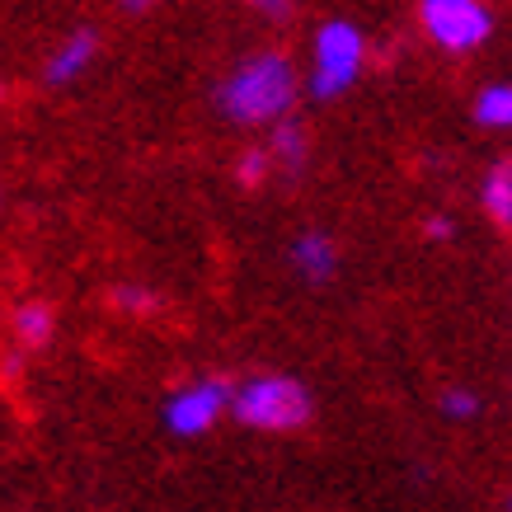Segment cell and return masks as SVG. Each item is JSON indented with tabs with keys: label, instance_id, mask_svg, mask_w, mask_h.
Returning a JSON list of instances; mask_svg holds the SVG:
<instances>
[{
	"label": "cell",
	"instance_id": "obj_1",
	"mask_svg": "<svg viewBox=\"0 0 512 512\" xmlns=\"http://www.w3.org/2000/svg\"><path fill=\"white\" fill-rule=\"evenodd\" d=\"M296 94H301V76L287 52H254L245 62L231 66V76L221 80L217 109L231 118L235 127H273L282 118H292Z\"/></svg>",
	"mask_w": 512,
	"mask_h": 512
},
{
	"label": "cell",
	"instance_id": "obj_2",
	"mask_svg": "<svg viewBox=\"0 0 512 512\" xmlns=\"http://www.w3.org/2000/svg\"><path fill=\"white\" fill-rule=\"evenodd\" d=\"M311 409H315L311 390L301 386L296 376L264 372L231 386V409L226 414H235L254 433H296V428L311 423Z\"/></svg>",
	"mask_w": 512,
	"mask_h": 512
},
{
	"label": "cell",
	"instance_id": "obj_3",
	"mask_svg": "<svg viewBox=\"0 0 512 512\" xmlns=\"http://www.w3.org/2000/svg\"><path fill=\"white\" fill-rule=\"evenodd\" d=\"M367 71V38L348 19H325L311 38V76L306 90L315 99H339L362 80Z\"/></svg>",
	"mask_w": 512,
	"mask_h": 512
},
{
	"label": "cell",
	"instance_id": "obj_4",
	"mask_svg": "<svg viewBox=\"0 0 512 512\" xmlns=\"http://www.w3.org/2000/svg\"><path fill=\"white\" fill-rule=\"evenodd\" d=\"M419 24L442 52H480L494 38V10L484 0H419Z\"/></svg>",
	"mask_w": 512,
	"mask_h": 512
},
{
	"label": "cell",
	"instance_id": "obj_5",
	"mask_svg": "<svg viewBox=\"0 0 512 512\" xmlns=\"http://www.w3.org/2000/svg\"><path fill=\"white\" fill-rule=\"evenodd\" d=\"M226 409H231V386L217 381V376H198V381L179 386L165 400L160 419H165V428L174 437H202L226 419Z\"/></svg>",
	"mask_w": 512,
	"mask_h": 512
},
{
	"label": "cell",
	"instance_id": "obj_6",
	"mask_svg": "<svg viewBox=\"0 0 512 512\" xmlns=\"http://www.w3.org/2000/svg\"><path fill=\"white\" fill-rule=\"evenodd\" d=\"M292 268L301 282H311V287H325L334 282L339 273V245H334V235L325 231H306L292 240Z\"/></svg>",
	"mask_w": 512,
	"mask_h": 512
},
{
	"label": "cell",
	"instance_id": "obj_7",
	"mask_svg": "<svg viewBox=\"0 0 512 512\" xmlns=\"http://www.w3.org/2000/svg\"><path fill=\"white\" fill-rule=\"evenodd\" d=\"M94 57H99V38H94L90 29L66 33L62 43L52 47V57H47V66H43L47 85H71V80H80L90 71Z\"/></svg>",
	"mask_w": 512,
	"mask_h": 512
},
{
	"label": "cell",
	"instance_id": "obj_8",
	"mask_svg": "<svg viewBox=\"0 0 512 512\" xmlns=\"http://www.w3.org/2000/svg\"><path fill=\"white\" fill-rule=\"evenodd\" d=\"M264 151H268V165H273V174H287V179H296V174L306 170V160H311L306 127L296 123V118H282V123H273V141H268Z\"/></svg>",
	"mask_w": 512,
	"mask_h": 512
},
{
	"label": "cell",
	"instance_id": "obj_9",
	"mask_svg": "<svg viewBox=\"0 0 512 512\" xmlns=\"http://www.w3.org/2000/svg\"><path fill=\"white\" fill-rule=\"evenodd\" d=\"M10 329H15V339L24 343V348H43V343L52 339V329H57V315H52V306H43V301H24V306H15V315H10Z\"/></svg>",
	"mask_w": 512,
	"mask_h": 512
},
{
	"label": "cell",
	"instance_id": "obj_10",
	"mask_svg": "<svg viewBox=\"0 0 512 512\" xmlns=\"http://www.w3.org/2000/svg\"><path fill=\"white\" fill-rule=\"evenodd\" d=\"M480 198H484L489 221L508 231V221H512V165H508V160H498L494 170L484 174V193H480Z\"/></svg>",
	"mask_w": 512,
	"mask_h": 512
},
{
	"label": "cell",
	"instance_id": "obj_11",
	"mask_svg": "<svg viewBox=\"0 0 512 512\" xmlns=\"http://www.w3.org/2000/svg\"><path fill=\"white\" fill-rule=\"evenodd\" d=\"M475 123L489 127V132H503L512 123V90L508 85H484L475 94Z\"/></svg>",
	"mask_w": 512,
	"mask_h": 512
},
{
	"label": "cell",
	"instance_id": "obj_12",
	"mask_svg": "<svg viewBox=\"0 0 512 512\" xmlns=\"http://www.w3.org/2000/svg\"><path fill=\"white\" fill-rule=\"evenodd\" d=\"M480 409H484V400H480V395H475L470 386H451L447 395H442V414H447L451 423L480 419Z\"/></svg>",
	"mask_w": 512,
	"mask_h": 512
},
{
	"label": "cell",
	"instance_id": "obj_13",
	"mask_svg": "<svg viewBox=\"0 0 512 512\" xmlns=\"http://www.w3.org/2000/svg\"><path fill=\"white\" fill-rule=\"evenodd\" d=\"M273 174V165H268V151L264 146H249V151H240V160H235V179L245 188H259Z\"/></svg>",
	"mask_w": 512,
	"mask_h": 512
},
{
	"label": "cell",
	"instance_id": "obj_14",
	"mask_svg": "<svg viewBox=\"0 0 512 512\" xmlns=\"http://www.w3.org/2000/svg\"><path fill=\"white\" fill-rule=\"evenodd\" d=\"M113 306H118V311H132V315H151L156 311V296L146 292V287H118V292H113Z\"/></svg>",
	"mask_w": 512,
	"mask_h": 512
},
{
	"label": "cell",
	"instance_id": "obj_15",
	"mask_svg": "<svg viewBox=\"0 0 512 512\" xmlns=\"http://www.w3.org/2000/svg\"><path fill=\"white\" fill-rule=\"evenodd\" d=\"M245 5H254V10L268 15V19H282L287 10H292V0H245Z\"/></svg>",
	"mask_w": 512,
	"mask_h": 512
},
{
	"label": "cell",
	"instance_id": "obj_16",
	"mask_svg": "<svg viewBox=\"0 0 512 512\" xmlns=\"http://www.w3.org/2000/svg\"><path fill=\"white\" fill-rule=\"evenodd\" d=\"M423 231L433 235V240H451V231H456V226H451L447 217H428V226H423Z\"/></svg>",
	"mask_w": 512,
	"mask_h": 512
},
{
	"label": "cell",
	"instance_id": "obj_17",
	"mask_svg": "<svg viewBox=\"0 0 512 512\" xmlns=\"http://www.w3.org/2000/svg\"><path fill=\"white\" fill-rule=\"evenodd\" d=\"M127 10H151V5H156V0H123Z\"/></svg>",
	"mask_w": 512,
	"mask_h": 512
}]
</instances>
